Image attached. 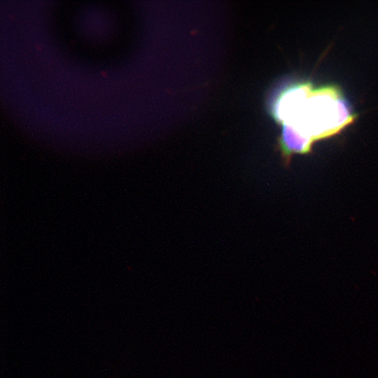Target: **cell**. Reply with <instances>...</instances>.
I'll list each match as a JSON object with an SVG mask.
<instances>
[{
    "mask_svg": "<svg viewBox=\"0 0 378 378\" xmlns=\"http://www.w3.org/2000/svg\"><path fill=\"white\" fill-rule=\"evenodd\" d=\"M270 113L283 125L280 145L285 153L303 150L308 139L335 134L354 118L335 87L312 89L308 83L281 91L271 104Z\"/></svg>",
    "mask_w": 378,
    "mask_h": 378,
    "instance_id": "6da1fadb",
    "label": "cell"
}]
</instances>
